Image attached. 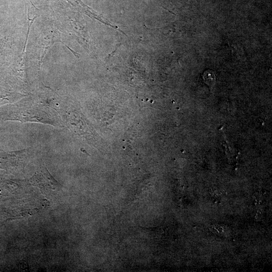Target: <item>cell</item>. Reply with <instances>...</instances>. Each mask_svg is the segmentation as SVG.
<instances>
[{
    "instance_id": "cell-1",
    "label": "cell",
    "mask_w": 272,
    "mask_h": 272,
    "mask_svg": "<svg viewBox=\"0 0 272 272\" xmlns=\"http://www.w3.org/2000/svg\"><path fill=\"white\" fill-rule=\"evenodd\" d=\"M0 117L5 121L40 123L55 127L64 126L61 118L54 109L42 102L29 100L4 107L0 110Z\"/></svg>"
},
{
    "instance_id": "cell-2",
    "label": "cell",
    "mask_w": 272,
    "mask_h": 272,
    "mask_svg": "<svg viewBox=\"0 0 272 272\" xmlns=\"http://www.w3.org/2000/svg\"><path fill=\"white\" fill-rule=\"evenodd\" d=\"M34 153L29 148L17 151L0 153V168L13 172L23 169Z\"/></svg>"
},
{
    "instance_id": "cell-4",
    "label": "cell",
    "mask_w": 272,
    "mask_h": 272,
    "mask_svg": "<svg viewBox=\"0 0 272 272\" xmlns=\"http://www.w3.org/2000/svg\"><path fill=\"white\" fill-rule=\"evenodd\" d=\"M203 79L209 86H212L215 82V76L212 72H206L203 75Z\"/></svg>"
},
{
    "instance_id": "cell-3",
    "label": "cell",
    "mask_w": 272,
    "mask_h": 272,
    "mask_svg": "<svg viewBox=\"0 0 272 272\" xmlns=\"http://www.w3.org/2000/svg\"><path fill=\"white\" fill-rule=\"evenodd\" d=\"M30 183L43 191L58 190L61 185L53 177L45 165L40 166L30 179Z\"/></svg>"
}]
</instances>
